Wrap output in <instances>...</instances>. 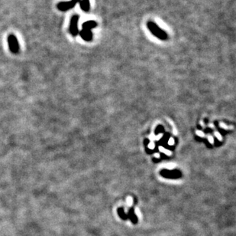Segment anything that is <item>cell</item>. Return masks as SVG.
Here are the masks:
<instances>
[{
	"label": "cell",
	"mask_w": 236,
	"mask_h": 236,
	"mask_svg": "<svg viewBox=\"0 0 236 236\" xmlns=\"http://www.w3.org/2000/svg\"><path fill=\"white\" fill-rule=\"evenodd\" d=\"M196 134H197L198 136H199V137H205L204 133H203V131H201V130H196Z\"/></svg>",
	"instance_id": "7c38bea8"
},
{
	"label": "cell",
	"mask_w": 236,
	"mask_h": 236,
	"mask_svg": "<svg viewBox=\"0 0 236 236\" xmlns=\"http://www.w3.org/2000/svg\"><path fill=\"white\" fill-rule=\"evenodd\" d=\"M147 26H148V28L149 29V31L154 35L155 37L158 38L159 39L163 41H165L167 39V34L166 33V31L161 29L156 23L150 21V22H148Z\"/></svg>",
	"instance_id": "6da1fadb"
},
{
	"label": "cell",
	"mask_w": 236,
	"mask_h": 236,
	"mask_svg": "<svg viewBox=\"0 0 236 236\" xmlns=\"http://www.w3.org/2000/svg\"><path fill=\"white\" fill-rule=\"evenodd\" d=\"M208 140L209 141V143L212 144L214 143V139H213V137H212V136H210V135H209L208 136Z\"/></svg>",
	"instance_id": "9a60e30c"
},
{
	"label": "cell",
	"mask_w": 236,
	"mask_h": 236,
	"mask_svg": "<svg viewBox=\"0 0 236 236\" xmlns=\"http://www.w3.org/2000/svg\"><path fill=\"white\" fill-rule=\"evenodd\" d=\"M97 26V23H96L95 21L93 20H90V21H87L83 24L82 27H83V29H86V30H89V31H92V29L95 28Z\"/></svg>",
	"instance_id": "8992f818"
},
{
	"label": "cell",
	"mask_w": 236,
	"mask_h": 236,
	"mask_svg": "<svg viewBox=\"0 0 236 236\" xmlns=\"http://www.w3.org/2000/svg\"><path fill=\"white\" fill-rule=\"evenodd\" d=\"M80 2V0H70L66 2H61L57 4V9L61 12L68 11L70 9H73L74 6Z\"/></svg>",
	"instance_id": "277c9868"
},
{
	"label": "cell",
	"mask_w": 236,
	"mask_h": 236,
	"mask_svg": "<svg viewBox=\"0 0 236 236\" xmlns=\"http://www.w3.org/2000/svg\"><path fill=\"white\" fill-rule=\"evenodd\" d=\"M215 136H216V138H217L219 140H220V141H222V137L221 134H220L219 132H216H216H215Z\"/></svg>",
	"instance_id": "8fae6325"
},
{
	"label": "cell",
	"mask_w": 236,
	"mask_h": 236,
	"mask_svg": "<svg viewBox=\"0 0 236 236\" xmlns=\"http://www.w3.org/2000/svg\"><path fill=\"white\" fill-rule=\"evenodd\" d=\"M79 17L78 15H74L70 22V27H69V31L72 36L76 37L79 34V28H78V22H79Z\"/></svg>",
	"instance_id": "7a4b0ae2"
},
{
	"label": "cell",
	"mask_w": 236,
	"mask_h": 236,
	"mask_svg": "<svg viewBox=\"0 0 236 236\" xmlns=\"http://www.w3.org/2000/svg\"><path fill=\"white\" fill-rule=\"evenodd\" d=\"M175 143V142H174V140H173V138H170L169 139V140H168V144L169 145H170V146H173V144Z\"/></svg>",
	"instance_id": "5bb4252c"
},
{
	"label": "cell",
	"mask_w": 236,
	"mask_h": 236,
	"mask_svg": "<svg viewBox=\"0 0 236 236\" xmlns=\"http://www.w3.org/2000/svg\"><path fill=\"white\" fill-rule=\"evenodd\" d=\"M209 127H212V128H214V125L212 124H209Z\"/></svg>",
	"instance_id": "d6986e66"
},
{
	"label": "cell",
	"mask_w": 236,
	"mask_h": 236,
	"mask_svg": "<svg viewBox=\"0 0 236 236\" xmlns=\"http://www.w3.org/2000/svg\"><path fill=\"white\" fill-rule=\"evenodd\" d=\"M79 6H80V9L83 12H89V9H90V2H89V0H80Z\"/></svg>",
	"instance_id": "52a82bcc"
},
{
	"label": "cell",
	"mask_w": 236,
	"mask_h": 236,
	"mask_svg": "<svg viewBox=\"0 0 236 236\" xmlns=\"http://www.w3.org/2000/svg\"><path fill=\"white\" fill-rule=\"evenodd\" d=\"M8 44H9V50L12 53H19L20 47H19V43L15 35H9L8 36Z\"/></svg>",
	"instance_id": "3957f363"
},
{
	"label": "cell",
	"mask_w": 236,
	"mask_h": 236,
	"mask_svg": "<svg viewBox=\"0 0 236 236\" xmlns=\"http://www.w3.org/2000/svg\"><path fill=\"white\" fill-rule=\"evenodd\" d=\"M219 126H220V127L223 128V129H225V130L230 129V128L231 129H232L233 128V127H228V126H226L225 124H223V123H220Z\"/></svg>",
	"instance_id": "9c48e42d"
},
{
	"label": "cell",
	"mask_w": 236,
	"mask_h": 236,
	"mask_svg": "<svg viewBox=\"0 0 236 236\" xmlns=\"http://www.w3.org/2000/svg\"><path fill=\"white\" fill-rule=\"evenodd\" d=\"M154 147H155L154 143L153 141H151V142L149 143V145H148V148H149V149H153Z\"/></svg>",
	"instance_id": "2e32d148"
},
{
	"label": "cell",
	"mask_w": 236,
	"mask_h": 236,
	"mask_svg": "<svg viewBox=\"0 0 236 236\" xmlns=\"http://www.w3.org/2000/svg\"><path fill=\"white\" fill-rule=\"evenodd\" d=\"M174 166H175V165L173 164V163H169V164L166 165L167 169H170V170L173 169V168H174Z\"/></svg>",
	"instance_id": "4fadbf2b"
},
{
	"label": "cell",
	"mask_w": 236,
	"mask_h": 236,
	"mask_svg": "<svg viewBox=\"0 0 236 236\" xmlns=\"http://www.w3.org/2000/svg\"><path fill=\"white\" fill-rule=\"evenodd\" d=\"M154 157H156V158H160V154H158V153H155Z\"/></svg>",
	"instance_id": "ac0fdd59"
},
{
	"label": "cell",
	"mask_w": 236,
	"mask_h": 236,
	"mask_svg": "<svg viewBox=\"0 0 236 236\" xmlns=\"http://www.w3.org/2000/svg\"><path fill=\"white\" fill-rule=\"evenodd\" d=\"M162 136H163L162 133H160V134H158V135H157V136H156V137H154V140H160V139L161 138V137H162Z\"/></svg>",
	"instance_id": "e0dca14e"
},
{
	"label": "cell",
	"mask_w": 236,
	"mask_h": 236,
	"mask_svg": "<svg viewBox=\"0 0 236 236\" xmlns=\"http://www.w3.org/2000/svg\"><path fill=\"white\" fill-rule=\"evenodd\" d=\"M158 149H159V150H160V151L162 152V153H165L166 155H167V156L171 155V152H170V150H168V149H165V148L163 147V146H159Z\"/></svg>",
	"instance_id": "ba28073f"
},
{
	"label": "cell",
	"mask_w": 236,
	"mask_h": 236,
	"mask_svg": "<svg viewBox=\"0 0 236 236\" xmlns=\"http://www.w3.org/2000/svg\"><path fill=\"white\" fill-rule=\"evenodd\" d=\"M127 203H128V205L129 206H131V205H132V203H133L132 198L130 197V196H128V197L127 198Z\"/></svg>",
	"instance_id": "30bf717a"
},
{
	"label": "cell",
	"mask_w": 236,
	"mask_h": 236,
	"mask_svg": "<svg viewBox=\"0 0 236 236\" xmlns=\"http://www.w3.org/2000/svg\"><path fill=\"white\" fill-rule=\"evenodd\" d=\"M79 34L80 37L86 42H90L92 39V31L86 29H82L81 31H79Z\"/></svg>",
	"instance_id": "5b68a950"
}]
</instances>
